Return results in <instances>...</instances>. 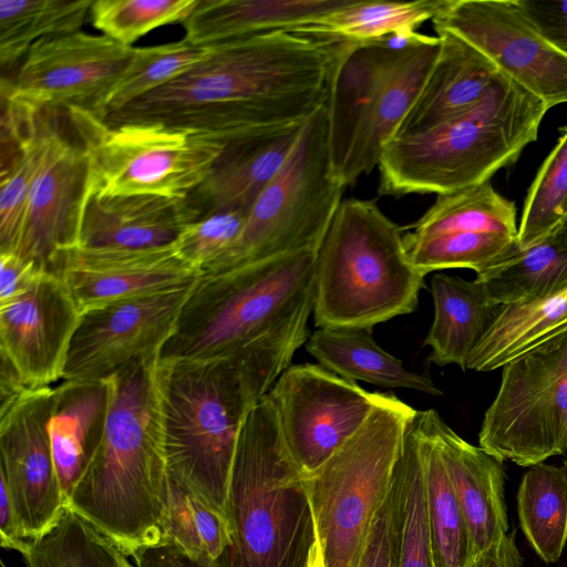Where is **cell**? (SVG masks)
<instances>
[{
	"instance_id": "6da1fadb",
	"label": "cell",
	"mask_w": 567,
	"mask_h": 567,
	"mask_svg": "<svg viewBox=\"0 0 567 567\" xmlns=\"http://www.w3.org/2000/svg\"><path fill=\"white\" fill-rule=\"evenodd\" d=\"M332 59L333 41L292 31L231 40L102 120L155 123L223 143L302 124L327 101Z\"/></svg>"
},
{
	"instance_id": "7a4b0ae2",
	"label": "cell",
	"mask_w": 567,
	"mask_h": 567,
	"mask_svg": "<svg viewBox=\"0 0 567 567\" xmlns=\"http://www.w3.org/2000/svg\"><path fill=\"white\" fill-rule=\"evenodd\" d=\"M308 337L303 322H292L231 357L161 360L165 451L172 481L226 515L243 426Z\"/></svg>"
},
{
	"instance_id": "3957f363",
	"label": "cell",
	"mask_w": 567,
	"mask_h": 567,
	"mask_svg": "<svg viewBox=\"0 0 567 567\" xmlns=\"http://www.w3.org/2000/svg\"><path fill=\"white\" fill-rule=\"evenodd\" d=\"M161 353L130 361L107 379L102 443L68 507L124 554L167 542L169 475L165 451Z\"/></svg>"
},
{
	"instance_id": "277c9868",
	"label": "cell",
	"mask_w": 567,
	"mask_h": 567,
	"mask_svg": "<svg viewBox=\"0 0 567 567\" xmlns=\"http://www.w3.org/2000/svg\"><path fill=\"white\" fill-rule=\"evenodd\" d=\"M548 110L499 72L470 110L426 133L386 144L378 165L379 194L440 195L489 182L537 140Z\"/></svg>"
},
{
	"instance_id": "5b68a950",
	"label": "cell",
	"mask_w": 567,
	"mask_h": 567,
	"mask_svg": "<svg viewBox=\"0 0 567 567\" xmlns=\"http://www.w3.org/2000/svg\"><path fill=\"white\" fill-rule=\"evenodd\" d=\"M226 516L230 545L218 567H308L317 532L306 476L286 447L268 394L243 426Z\"/></svg>"
},
{
	"instance_id": "8992f818",
	"label": "cell",
	"mask_w": 567,
	"mask_h": 567,
	"mask_svg": "<svg viewBox=\"0 0 567 567\" xmlns=\"http://www.w3.org/2000/svg\"><path fill=\"white\" fill-rule=\"evenodd\" d=\"M424 275L410 261L403 229L372 202H341L316 251L317 328L372 329L413 312Z\"/></svg>"
},
{
	"instance_id": "52a82bcc",
	"label": "cell",
	"mask_w": 567,
	"mask_h": 567,
	"mask_svg": "<svg viewBox=\"0 0 567 567\" xmlns=\"http://www.w3.org/2000/svg\"><path fill=\"white\" fill-rule=\"evenodd\" d=\"M316 251L200 275L161 350V360L227 358L313 306Z\"/></svg>"
},
{
	"instance_id": "ba28073f",
	"label": "cell",
	"mask_w": 567,
	"mask_h": 567,
	"mask_svg": "<svg viewBox=\"0 0 567 567\" xmlns=\"http://www.w3.org/2000/svg\"><path fill=\"white\" fill-rule=\"evenodd\" d=\"M416 410L385 393L365 424L305 475L326 567H357L390 493L406 426Z\"/></svg>"
},
{
	"instance_id": "9c48e42d",
	"label": "cell",
	"mask_w": 567,
	"mask_h": 567,
	"mask_svg": "<svg viewBox=\"0 0 567 567\" xmlns=\"http://www.w3.org/2000/svg\"><path fill=\"white\" fill-rule=\"evenodd\" d=\"M344 188L332 164L323 105L305 122L287 162L248 212L236 241L200 275L317 251Z\"/></svg>"
},
{
	"instance_id": "30bf717a",
	"label": "cell",
	"mask_w": 567,
	"mask_h": 567,
	"mask_svg": "<svg viewBox=\"0 0 567 567\" xmlns=\"http://www.w3.org/2000/svg\"><path fill=\"white\" fill-rule=\"evenodd\" d=\"M87 161L86 192L188 198L225 143L161 124L111 125L91 111H65Z\"/></svg>"
},
{
	"instance_id": "8fae6325",
	"label": "cell",
	"mask_w": 567,
	"mask_h": 567,
	"mask_svg": "<svg viewBox=\"0 0 567 567\" xmlns=\"http://www.w3.org/2000/svg\"><path fill=\"white\" fill-rule=\"evenodd\" d=\"M478 442L498 461L524 467L567 452V331L502 367Z\"/></svg>"
},
{
	"instance_id": "7c38bea8",
	"label": "cell",
	"mask_w": 567,
	"mask_h": 567,
	"mask_svg": "<svg viewBox=\"0 0 567 567\" xmlns=\"http://www.w3.org/2000/svg\"><path fill=\"white\" fill-rule=\"evenodd\" d=\"M267 394L286 447L305 475L355 435L385 395L313 363L289 365Z\"/></svg>"
},
{
	"instance_id": "4fadbf2b",
	"label": "cell",
	"mask_w": 567,
	"mask_h": 567,
	"mask_svg": "<svg viewBox=\"0 0 567 567\" xmlns=\"http://www.w3.org/2000/svg\"><path fill=\"white\" fill-rule=\"evenodd\" d=\"M436 31L462 39L549 109L567 103V56L535 28L519 0H447Z\"/></svg>"
},
{
	"instance_id": "5bb4252c",
	"label": "cell",
	"mask_w": 567,
	"mask_h": 567,
	"mask_svg": "<svg viewBox=\"0 0 567 567\" xmlns=\"http://www.w3.org/2000/svg\"><path fill=\"white\" fill-rule=\"evenodd\" d=\"M194 282L82 312L63 380L106 379L132 360L161 353Z\"/></svg>"
},
{
	"instance_id": "9a60e30c",
	"label": "cell",
	"mask_w": 567,
	"mask_h": 567,
	"mask_svg": "<svg viewBox=\"0 0 567 567\" xmlns=\"http://www.w3.org/2000/svg\"><path fill=\"white\" fill-rule=\"evenodd\" d=\"M134 49L81 30L45 37L29 49L10 86L40 110L80 107L97 113Z\"/></svg>"
},
{
	"instance_id": "2e32d148",
	"label": "cell",
	"mask_w": 567,
	"mask_h": 567,
	"mask_svg": "<svg viewBox=\"0 0 567 567\" xmlns=\"http://www.w3.org/2000/svg\"><path fill=\"white\" fill-rule=\"evenodd\" d=\"M53 395L51 386L30 389L0 408V478L25 539L47 532L68 506L49 435Z\"/></svg>"
},
{
	"instance_id": "e0dca14e",
	"label": "cell",
	"mask_w": 567,
	"mask_h": 567,
	"mask_svg": "<svg viewBox=\"0 0 567 567\" xmlns=\"http://www.w3.org/2000/svg\"><path fill=\"white\" fill-rule=\"evenodd\" d=\"M59 109H43L41 162L13 252L51 272L59 252L79 245L87 161L83 147L62 131Z\"/></svg>"
},
{
	"instance_id": "ac0fdd59",
	"label": "cell",
	"mask_w": 567,
	"mask_h": 567,
	"mask_svg": "<svg viewBox=\"0 0 567 567\" xmlns=\"http://www.w3.org/2000/svg\"><path fill=\"white\" fill-rule=\"evenodd\" d=\"M81 312L62 279L44 271L16 300L0 306V355L31 389L63 379Z\"/></svg>"
},
{
	"instance_id": "d6986e66",
	"label": "cell",
	"mask_w": 567,
	"mask_h": 567,
	"mask_svg": "<svg viewBox=\"0 0 567 567\" xmlns=\"http://www.w3.org/2000/svg\"><path fill=\"white\" fill-rule=\"evenodd\" d=\"M59 276L80 312L194 282L200 274L173 245L147 249L74 246L56 256Z\"/></svg>"
},
{
	"instance_id": "ffe728a7",
	"label": "cell",
	"mask_w": 567,
	"mask_h": 567,
	"mask_svg": "<svg viewBox=\"0 0 567 567\" xmlns=\"http://www.w3.org/2000/svg\"><path fill=\"white\" fill-rule=\"evenodd\" d=\"M200 218V209L189 197L85 192L79 245L121 249L169 246Z\"/></svg>"
},
{
	"instance_id": "44dd1931",
	"label": "cell",
	"mask_w": 567,
	"mask_h": 567,
	"mask_svg": "<svg viewBox=\"0 0 567 567\" xmlns=\"http://www.w3.org/2000/svg\"><path fill=\"white\" fill-rule=\"evenodd\" d=\"M303 124L264 130L226 142L207 178L189 196L202 217L223 210L248 214L287 162Z\"/></svg>"
},
{
	"instance_id": "7402d4cb",
	"label": "cell",
	"mask_w": 567,
	"mask_h": 567,
	"mask_svg": "<svg viewBox=\"0 0 567 567\" xmlns=\"http://www.w3.org/2000/svg\"><path fill=\"white\" fill-rule=\"evenodd\" d=\"M427 413L468 528L474 558L508 534L503 462L461 437L435 410Z\"/></svg>"
},
{
	"instance_id": "603a6c76",
	"label": "cell",
	"mask_w": 567,
	"mask_h": 567,
	"mask_svg": "<svg viewBox=\"0 0 567 567\" xmlns=\"http://www.w3.org/2000/svg\"><path fill=\"white\" fill-rule=\"evenodd\" d=\"M403 49L382 41H333L324 107L330 155L339 178L357 132Z\"/></svg>"
},
{
	"instance_id": "cb8c5ba5",
	"label": "cell",
	"mask_w": 567,
	"mask_h": 567,
	"mask_svg": "<svg viewBox=\"0 0 567 567\" xmlns=\"http://www.w3.org/2000/svg\"><path fill=\"white\" fill-rule=\"evenodd\" d=\"M440 50V38L417 33L408 44L380 87L363 118L340 172L343 185L352 186L379 165L382 152L394 137L414 103Z\"/></svg>"
},
{
	"instance_id": "d4e9b609",
	"label": "cell",
	"mask_w": 567,
	"mask_h": 567,
	"mask_svg": "<svg viewBox=\"0 0 567 567\" xmlns=\"http://www.w3.org/2000/svg\"><path fill=\"white\" fill-rule=\"evenodd\" d=\"M436 35L439 54L393 138L426 133L470 110L499 73L493 62L456 35L447 31H436Z\"/></svg>"
},
{
	"instance_id": "484cf974",
	"label": "cell",
	"mask_w": 567,
	"mask_h": 567,
	"mask_svg": "<svg viewBox=\"0 0 567 567\" xmlns=\"http://www.w3.org/2000/svg\"><path fill=\"white\" fill-rule=\"evenodd\" d=\"M109 406L107 379L63 380L54 388L49 435L66 503L102 443Z\"/></svg>"
},
{
	"instance_id": "4316f807",
	"label": "cell",
	"mask_w": 567,
	"mask_h": 567,
	"mask_svg": "<svg viewBox=\"0 0 567 567\" xmlns=\"http://www.w3.org/2000/svg\"><path fill=\"white\" fill-rule=\"evenodd\" d=\"M352 0H199L182 23L188 42L199 47L272 31H296Z\"/></svg>"
},
{
	"instance_id": "83f0119b",
	"label": "cell",
	"mask_w": 567,
	"mask_h": 567,
	"mask_svg": "<svg viewBox=\"0 0 567 567\" xmlns=\"http://www.w3.org/2000/svg\"><path fill=\"white\" fill-rule=\"evenodd\" d=\"M434 319L423 342L437 365L467 369L470 357L491 329L503 306L489 300L481 286L439 272L431 280Z\"/></svg>"
},
{
	"instance_id": "f1b7e54d",
	"label": "cell",
	"mask_w": 567,
	"mask_h": 567,
	"mask_svg": "<svg viewBox=\"0 0 567 567\" xmlns=\"http://www.w3.org/2000/svg\"><path fill=\"white\" fill-rule=\"evenodd\" d=\"M371 331L350 327L317 328L305 347L320 365L343 379L434 396L442 394L431 378L408 370L401 360L380 348Z\"/></svg>"
},
{
	"instance_id": "f546056e",
	"label": "cell",
	"mask_w": 567,
	"mask_h": 567,
	"mask_svg": "<svg viewBox=\"0 0 567 567\" xmlns=\"http://www.w3.org/2000/svg\"><path fill=\"white\" fill-rule=\"evenodd\" d=\"M489 300L506 306L546 298L567 288V230L558 227L540 241L516 246L474 279Z\"/></svg>"
},
{
	"instance_id": "4dcf8cb0",
	"label": "cell",
	"mask_w": 567,
	"mask_h": 567,
	"mask_svg": "<svg viewBox=\"0 0 567 567\" xmlns=\"http://www.w3.org/2000/svg\"><path fill=\"white\" fill-rule=\"evenodd\" d=\"M567 331V288L543 299L503 306L472 352L467 369L492 371Z\"/></svg>"
},
{
	"instance_id": "1f68e13d",
	"label": "cell",
	"mask_w": 567,
	"mask_h": 567,
	"mask_svg": "<svg viewBox=\"0 0 567 567\" xmlns=\"http://www.w3.org/2000/svg\"><path fill=\"white\" fill-rule=\"evenodd\" d=\"M392 492L398 567H434L425 470L415 414L404 433Z\"/></svg>"
},
{
	"instance_id": "d6a6232c",
	"label": "cell",
	"mask_w": 567,
	"mask_h": 567,
	"mask_svg": "<svg viewBox=\"0 0 567 567\" xmlns=\"http://www.w3.org/2000/svg\"><path fill=\"white\" fill-rule=\"evenodd\" d=\"M423 454L427 517L434 567H470L468 528L447 474L427 410L416 411Z\"/></svg>"
},
{
	"instance_id": "836d02e7",
	"label": "cell",
	"mask_w": 567,
	"mask_h": 567,
	"mask_svg": "<svg viewBox=\"0 0 567 567\" xmlns=\"http://www.w3.org/2000/svg\"><path fill=\"white\" fill-rule=\"evenodd\" d=\"M446 2L352 0L292 32L333 41H378L392 34L415 32L425 21L433 20Z\"/></svg>"
},
{
	"instance_id": "e575fe53",
	"label": "cell",
	"mask_w": 567,
	"mask_h": 567,
	"mask_svg": "<svg viewBox=\"0 0 567 567\" xmlns=\"http://www.w3.org/2000/svg\"><path fill=\"white\" fill-rule=\"evenodd\" d=\"M411 237L453 233H491L517 238L515 204L499 195L489 182L440 194L413 225Z\"/></svg>"
},
{
	"instance_id": "d590c367",
	"label": "cell",
	"mask_w": 567,
	"mask_h": 567,
	"mask_svg": "<svg viewBox=\"0 0 567 567\" xmlns=\"http://www.w3.org/2000/svg\"><path fill=\"white\" fill-rule=\"evenodd\" d=\"M520 528L545 563H556L567 540V471L546 463L529 467L517 492Z\"/></svg>"
},
{
	"instance_id": "8d00e7d4",
	"label": "cell",
	"mask_w": 567,
	"mask_h": 567,
	"mask_svg": "<svg viewBox=\"0 0 567 567\" xmlns=\"http://www.w3.org/2000/svg\"><path fill=\"white\" fill-rule=\"evenodd\" d=\"M28 567H133L107 536L69 508L21 555Z\"/></svg>"
},
{
	"instance_id": "74e56055",
	"label": "cell",
	"mask_w": 567,
	"mask_h": 567,
	"mask_svg": "<svg viewBox=\"0 0 567 567\" xmlns=\"http://www.w3.org/2000/svg\"><path fill=\"white\" fill-rule=\"evenodd\" d=\"M93 0H0V64L9 68L38 40L80 31Z\"/></svg>"
},
{
	"instance_id": "f35d334b",
	"label": "cell",
	"mask_w": 567,
	"mask_h": 567,
	"mask_svg": "<svg viewBox=\"0 0 567 567\" xmlns=\"http://www.w3.org/2000/svg\"><path fill=\"white\" fill-rule=\"evenodd\" d=\"M208 50L209 47L192 44L184 38L176 42L135 48L128 65L94 114L103 118L168 83L196 64Z\"/></svg>"
},
{
	"instance_id": "ab89813d",
	"label": "cell",
	"mask_w": 567,
	"mask_h": 567,
	"mask_svg": "<svg viewBox=\"0 0 567 567\" xmlns=\"http://www.w3.org/2000/svg\"><path fill=\"white\" fill-rule=\"evenodd\" d=\"M412 265L424 276L435 270L468 268L476 274L511 251L517 238L491 233H453L432 237L403 234Z\"/></svg>"
},
{
	"instance_id": "60d3db41",
	"label": "cell",
	"mask_w": 567,
	"mask_h": 567,
	"mask_svg": "<svg viewBox=\"0 0 567 567\" xmlns=\"http://www.w3.org/2000/svg\"><path fill=\"white\" fill-rule=\"evenodd\" d=\"M530 184L518 226L517 246L527 248L551 234L567 215V125Z\"/></svg>"
},
{
	"instance_id": "b9f144b4",
	"label": "cell",
	"mask_w": 567,
	"mask_h": 567,
	"mask_svg": "<svg viewBox=\"0 0 567 567\" xmlns=\"http://www.w3.org/2000/svg\"><path fill=\"white\" fill-rule=\"evenodd\" d=\"M166 535L188 554L214 561L230 545L227 516L171 478Z\"/></svg>"
},
{
	"instance_id": "7bdbcfd3",
	"label": "cell",
	"mask_w": 567,
	"mask_h": 567,
	"mask_svg": "<svg viewBox=\"0 0 567 567\" xmlns=\"http://www.w3.org/2000/svg\"><path fill=\"white\" fill-rule=\"evenodd\" d=\"M198 3L199 0H94L89 17L104 35L132 47L156 28L183 23Z\"/></svg>"
},
{
	"instance_id": "ee69618b",
	"label": "cell",
	"mask_w": 567,
	"mask_h": 567,
	"mask_svg": "<svg viewBox=\"0 0 567 567\" xmlns=\"http://www.w3.org/2000/svg\"><path fill=\"white\" fill-rule=\"evenodd\" d=\"M42 147L43 136L38 115L37 124L24 140L18 155L1 167L0 252H13L19 244Z\"/></svg>"
},
{
	"instance_id": "f6af8a7d",
	"label": "cell",
	"mask_w": 567,
	"mask_h": 567,
	"mask_svg": "<svg viewBox=\"0 0 567 567\" xmlns=\"http://www.w3.org/2000/svg\"><path fill=\"white\" fill-rule=\"evenodd\" d=\"M246 217L243 210L206 215L186 226L173 246L184 261L202 274L236 241Z\"/></svg>"
},
{
	"instance_id": "bcb514c9",
	"label": "cell",
	"mask_w": 567,
	"mask_h": 567,
	"mask_svg": "<svg viewBox=\"0 0 567 567\" xmlns=\"http://www.w3.org/2000/svg\"><path fill=\"white\" fill-rule=\"evenodd\" d=\"M357 567H398L392 486L375 515Z\"/></svg>"
},
{
	"instance_id": "7dc6e473",
	"label": "cell",
	"mask_w": 567,
	"mask_h": 567,
	"mask_svg": "<svg viewBox=\"0 0 567 567\" xmlns=\"http://www.w3.org/2000/svg\"><path fill=\"white\" fill-rule=\"evenodd\" d=\"M519 2L540 34L567 56V0Z\"/></svg>"
},
{
	"instance_id": "c3c4849f",
	"label": "cell",
	"mask_w": 567,
	"mask_h": 567,
	"mask_svg": "<svg viewBox=\"0 0 567 567\" xmlns=\"http://www.w3.org/2000/svg\"><path fill=\"white\" fill-rule=\"evenodd\" d=\"M44 270L16 252H0V306L25 293Z\"/></svg>"
},
{
	"instance_id": "681fc988",
	"label": "cell",
	"mask_w": 567,
	"mask_h": 567,
	"mask_svg": "<svg viewBox=\"0 0 567 567\" xmlns=\"http://www.w3.org/2000/svg\"><path fill=\"white\" fill-rule=\"evenodd\" d=\"M135 567H218L206 556H193L173 542L140 549L133 556Z\"/></svg>"
},
{
	"instance_id": "f907efd6",
	"label": "cell",
	"mask_w": 567,
	"mask_h": 567,
	"mask_svg": "<svg viewBox=\"0 0 567 567\" xmlns=\"http://www.w3.org/2000/svg\"><path fill=\"white\" fill-rule=\"evenodd\" d=\"M0 540L1 547L13 549L21 555L24 554L28 546V539L24 538L20 520L4 481L0 478Z\"/></svg>"
},
{
	"instance_id": "816d5d0a",
	"label": "cell",
	"mask_w": 567,
	"mask_h": 567,
	"mask_svg": "<svg viewBox=\"0 0 567 567\" xmlns=\"http://www.w3.org/2000/svg\"><path fill=\"white\" fill-rule=\"evenodd\" d=\"M515 532L507 534L472 559L470 567H523L524 558L515 540Z\"/></svg>"
},
{
	"instance_id": "f5cc1de1",
	"label": "cell",
	"mask_w": 567,
	"mask_h": 567,
	"mask_svg": "<svg viewBox=\"0 0 567 567\" xmlns=\"http://www.w3.org/2000/svg\"><path fill=\"white\" fill-rule=\"evenodd\" d=\"M308 567H326L318 539L311 549Z\"/></svg>"
},
{
	"instance_id": "db71d44e",
	"label": "cell",
	"mask_w": 567,
	"mask_h": 567,
	"mask_svg": "<svg viewBox=\"0 0 567 567\" xmlns=\"http://www.w3.org/2000/svg\"><path fill=\"white\" fill-rule=\"evenodd\" d=\"M564 467H565V470L567 471V457H566V458H565V461H564Z\"/></svg>"
},
{
	"instance_id": "11a10c76",
	"label": "cell",
	"mask_w": 567,
	"mask_h": 567,
	"mask_svg": "<svg viewBox=\"0 0 567 567\" xmlns=\"http://www.w3.org/2000/svg\"><path fill=\"white\" fill-rule=\"evenodd\" d=\"M1 567H7L3 561H1Z\"/></svg>"
}]
</instances>
